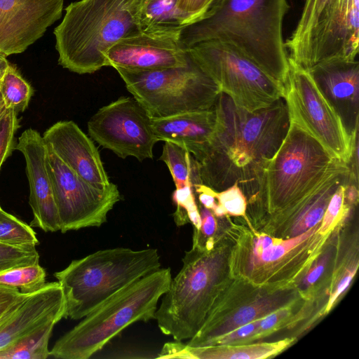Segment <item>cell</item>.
<instances>
[{
  "label": "cell",
  "mask_w": 359,
  "mask_h": 359,
  "mask_svg": "<svg viewBox=\"0 0 359 359\" xmlns=\"http://www.w3.org/2000/svg\"><path fill=\"white\" fill-rule=\"evenodd\" d=\"M0 243L15 248H32L39 244L31 226L0 209Z\"/></svg>",
  "instance_id": "obj_29"
},
{
  "label": "cell",
  "mask_w": 359,
  "mask_h": 359,
  "mask_svg": "<svg viewBox=\"0 0 359 359\" xmlns=\"http://www.w3.org/2000/svg\"><path fill=\"white\" fill-rule=\"evenodd\" d=\"M180 34L140 32L123 38L107 51L106 66L137 71L185 66L190 56Z\"/></svg>",
  "instance_id": "obj_17"
},
{
  "label": "cell",
  "mask_w": 359,
  "mask_h": 359,
  "mask_svg": "<svg viewBox=\"0 0 359 359\" xmlns=\"http://www.w3.org/2000/svg\"><path fill=\"white\" fill-rule=\"evenodd\" d=\"M232 240L227 231L208 249L193 237L182 266L162 296L154 319L160 330L175 341L190 339L203 324L213 304L230 278Z\"/></svg>",
  "instance_id": "obj_4"
},
{
  "label": "cell",
  "mask_w": 359,
  "mask_h": 359,
  "mask_svg": "<svg viewBox=\"0 0 359 359\" xmlns=\"http://www.w3.org/2000/svg\"><path fill=\"white\" fill-rule=\"evenodd\" d=\"M139 9V0H79L69 4L53 32L58 63L79 74L105 67V54L113 45L141 32Z\"/></svg>",
  "instance_id": "obj_6"
},
{
  "label": "cell",
  "mask_w": 359,
  "mask_h": 359,
  "mask_svg": "<svg viewBox=\"0 0 359 359\" xmlns=\"http://www.w3.org/2000/svg\"><path fill=\"white\" fill-rule=\"evenodd\" d=\"M215 0H178L177 7L188 25L201 18Z\"/></svg>",
  "instance_id": "obj_39"
},
{
  "label": "cell",
  "mask_w": 359,
  "mask_h": 359,
  "mask_svg": "<svg viewBox=\"0 0 359 359\" xmlns=\"http://www.w3.org/2000/svg\"><path fill=\"white\" fill-rule=\"evenodd\" d=\"M287 0H215L203 16L186 26L184 48L208 41L229 44L285 86L289 55L283 35Z\"/></svg>",
  "instance_id": "obj_2"
},
{
  "label": "cell",
  "mask_w": 359,
  "mask_h": 359,
  "mask_svg": "<svg viewBox=\"0 0 359 359\" xmlns=\"http://www.w3.org/2000/svg\"><path fill=\"white\" fill-rule=\"evenodd\" d=\"M28 294L21 292L17 288L0 284V323L15 310Z\"/></svg>",
  "instance_id": "obj_38"
},
{
  "label": "cell",
  "mask_w": 359,
  "mask_h": 359,
  "mask_svg": "<svg viewBox=\"0 0 359 359\" xmlns=\"http://www.w3.org/2000/svg\"><path fill=\"white\" fill-rule=\"evenodd\" d=\"M339 160L295 123L266 163L249 224L275 236L290 212L333 169Z\"/></svg>",
  "instance_id": "obj_3"
},
{
  "label": "cell",
  "mask_w": 359,
  "mask_h": 359,
  "mask_svg": "<svg viewBox=\"0 0 359 359\" xmlns=\"http://www.w3.org/2000/svg\"><path fill=\"white\" fill-rule=\"evenodd\" d=\"M320 224L292 238L274 237L248 226L231 224L229 272L255 286L270 290L297 287L314 260L331 244L337 229L326 234Z\"/></svg>",
  "instance_id": "obj_5"
},
{
  "label": "cell",
  "mask_w": 359,
  "mask_h": 359,
  "mask_svg": "<svg viewBox=\"0 0 359 359\" xmlns=\"http://www.w3.org/2000/svg\"><path fill=\"white\" fill-rule=\"evenodd\" d=\"M49 323L0 349V359H45L50 356L48 341L54 326Z\"/></svg>",
  "instance_id": "obj_27"
},
{
  "label": "cell",
  "mask_w": 359,
  "mask_h": 359,
  "mask_svg": "<svg viewBox=\"0 0 359 359\" xmlns=\"http://www.w3.org/2000/svg\"><path fill=\"white\" fill-rule=\"evenodd\" d=\"M19 128L18 113L8 109L0 118V170L3 163L15 149V135Z\"/></svg>",
  "instance_id": "obj_36"
},
{
  "label": "cell",
  "mask_w": 359,
  "mask_h": 359,
  "mask_svg": "<svg viewBox=\"0 0 359 359\" xmlns=\"http://www.w3.org/2000/svg\"><path fill=\"white\" fill-rule=\"evenodd\" d=\"M8 109L6 107L1 95L0 93V118L7 111Z\"/></svg>",
  "instance_id": "obj_42"
},
{
  "label": "cell",
  "mask_w": 359,
  "mask_h": 359,
  "mask_svg": "<svg viewBox=\"0 0 359 359\" xmlns=\"http://www.w3.org/2000/svg\"><path fill=\"white\" fill-rule=\"evenodd\" d=\"M201 227L199 230L194 229L193 236L201 242H204L210 238H214L219 236L218 224L215 216L212 212L205 208H200Z\"/></svg>",
  "instance_id": "obj_40"
},
{
  "label": "cell",
  "mask_w": 359,
  "mask_h": 359,
  "mask_svg": "<svg viewBox=\"0 0 359 359\" xmlns=\"http://www.w3.org/2000/svg\"><path fill=\"white\" fill-rule=\"evenodd\" d=\"M46 271L38 264L15 267L0 273V284L32 293L46 284Z\"/></svg>",
  "instance_id": "obj_30"
},
{
  "label": "cell",
  "mask_w": 359,
  "mask_h": 359,
  "mask_svg": "<svg viewBox=\"0 0 359 359\" xmlns=\"http://www.w3.org/2000/svg\"><path fill=\"white\" fill-rule=\"evenodd\" d=\"M308 71L353 137L359 126L358 61L332 57L315 64Z\"/></svg>",
  "instance_id": "obj_19"
},
{
  "label": "cell",
  "mask_w": 359,
  "mask_h": 359,
  "mask_svg": "<svg viewBox=\"0 0 359 359\" xmlns=\"http://www.w3.org/2000/svg\"><path fill=\"white\" fill-rule=\"evenodd\" d=\"M1 208V205H0V209Z\"/></svg>",
  "instance_id": "obj_44"
},
{
  "label": "cell",
  "mask_w": 359,
  "mask_h": 359,
  "mask_svg": "<svg viewBox=\"0 0 359 359\" xmlns=\"http://www.w3.org/2000/svg\"><path fill=\"white\" fill-rule=\"evenodd\" d=\"M155 248H115L73 260L54 273L66 301L65 318L80 320L119 291L161 268Z\"/></svg>",
  "instance_id": "obj_8"
},
{
  "label": "cell",
  "mask_w": 359,
  "mask_h": 359,
  "mask_svg": "<svg viewBox=\"0 0 359 359\" xmlns=\"http://www.w3.org/2000/svg\"><path fill=\"white\" fill-rule=\"evenodd\" d=\"M343 265V269H335L330 280V292L325 308V314L328 313L337 302L340 296L350 285L359 266L358 252L352 255Z\"/></svg>",
  "instance_id": "obj_33"
},
{
  "label": "cell",
  "mask_w": 359,
  "mask_h": 359,
  "mask_svg": "<svg viewBox=\"0 0 359 359\" xmlns=\"http://www.w3.org/2000/svg\"><path fill=\"white\" fill-rule=\"evenodd\" d=\"M46 145L90 185L107 187L111 182L93 141L73 121H60L42 135Z\"/></svg>",
  "instance_id": "obj_20"
},
{
  "label": "cell",
  "mask_w": 359,
  "mask_h": 359,
  "mask_svg": "<svg viewBox=\"0 0 359 359\" xmlns=\"http://www.w3.org/2000/svg\"><path fill=\"white\" fill-rule=\"evenodd\" d=\"M359 45V0H332L311 36L305 69L332 57L355 59Z\"/></svg>",
  "instance_id": "obj_16"
},
{
  "label": "cell",
  "mask_w": 359,
  "mask_h": 359,
  "mask_svg": "<svg viewBox=\"0 0 359 359\" xmlns=\"http://www.w3.org/2000/svg\"><path fill=\"white\" fill-rule=\"evenodd\" d=\"M191 57L221 93L247 111L265 108L285 96V86L232 46L208 41L188 49Z\"/></svg>",
  "instance_id": "obj_10"
},
{
  "label": "cell",
  "mask_w": 359,
  "mask_h": 359,
  "mask_svg": "<svg viewBox=\"0 0 359 359\" xmlns=\"http://www.w3.org/2000/svg\"><path fill=\"white\" fill-rule=\"evenodd\" d=\"M152 118L133 97H121L105 105L90 118V136L102 147L121 158L133 156L140 161L153 158L158 139Z\"/></svg>",
  "instance_id": "obj_14"
},
{
  "label": "cell",
  "mask_w": 359,
  "mask_h": 359,
  "mask_svg": "<svg viewBox=\"0 0 359 359\" xmlns=\"http://www.w3.org/2000/svg\"><path fill=\"white\" fill-rule=\"evenodd\" d=\"M304 298L297 287L270 290L231 278L187 344L210 346L219 337Z\"/></svg>",
  "instance_id": "obj_12"
},
{
  "label": "cell",
  "mask_w": 359,
  "mask_h": 359,
  "mask_svg": "<svg viewBox=\"0 0 359 359\" xmlns=\"http://www.w3.org/2000/svg\"><path fill=\"white\" fill-rule=\"evenodd\" d=\"M15 149L20 151L26 163L29 185V204L33 219L31 226L46 232L60 231V223L54 200L52 184L46 165L47 145L40 133L26 129L18 138Z\"/></svg>",
  "instance_id": "obj_18"
},
{
  "label": "cell",
  "mask_w": 359,
  "mask_h": 359,
  "mask_svg": "<svg viewBox=\"0 0 359 359\" xmlns=\"http://www.w3.org/2000/svg\"><path fill=\"white\" fill-rule=\"evenodd\" d=\"M332 0H305L297 25L285 42L289 57L304 67L310 41L323 12Z\"/></svg>",
  "instance_id": "obj_25"
},
{
  "label": "cell",
  "mask_w": 359,
  "mask_h": 359,
  "mask_svg": "<svg viewBox=\"0 0 359 359\" xmlns=\"http://www.w3.org/2000/svg\"><path fill=\"white\" fill-rule=\"evenodd\" d=\"M63 0H0V53L24 52L60 19Z\"/></svg>",
  "instance_id": "obj_15"
},
{
  "label": "cell",
  "mask_w": 359,
  "mask_h": 359,
  "mask_svg": "<svg viewBox=\"0 0 359 359\" xmlns=\"http://www.w3.org/2000/svg\"><path fill=\"white\" fill-rule=\"evenodd\" d=\"M214 109L215 130L198 163L202 184L216 191L235 183L255 195L266 163L284 139L290 118L283 97L267 107L249 111L220 93Z\"/></svg>",
  "instance_id": "obj_1"
},
{
  "label": "cell",
  "mask_w": 359,
  "mask_h": 359,
  "mask_svg": "<svg viewBox=\"0 0 359 359\" xmlns=\"http://www.w3.org/2000/svg\"><path fill=\"white\" fill-rule=\"evenodd\" d=\"M160 160L168 166L176 189L202 184L198 163L184 147L165 142Z\"/></svg>",
  "instance_id": "obj_26"
},
{
  "label": "cell",
  "mask_w": 359,
  "mask_h": 359,
  "mask_svg": "<svg viewBox=\"0 0 359 359\" xmlns=\"http://www.w3.org/2000/svg\"><path fill=\"white\" fill-rule=\"evenodd\" d=\"M216 123L214 107L163 118H152V128L159 141L185 147L199 161L210 143Z\"/></svg>",
  "instance_id": "obj_22"
},
{
  "label": "cell",
  "mask_w": 359,
  "mask_h": 359,
  "mask_svg": "<svg viewBox=\"0 0 359 359\" xmlns=\"http://www.w3.org/2000/svg\"><path fill=\"white\" fill-rule=\"evenodd\" d=\"M10 63L7 60L6 56L0 53V80L4 75Z\"/></svg>",
  "instance_id": "obj_41"
},
{
  "label": "cell",
  "mask_w": 359,
  "mask_h": 359,
  "mask_svg": "<svg viewBox=\"0 0 359 359\" xmlns=\"http://www.w3.org/2000/svg\"><path fill=\"white\" fill-rule=\"evenodd\" d=\"M0 93L6 107L19 113L28 107L34 90L17 68L10 64L0 80Z\"/></svg>",
  "instance_id": "obj_28"
},
{
  "label": "cell",
  "mask_w": 359,
  "mask_h": 359,
  "mask_svg": "<svg viewBox=\"0 0 359 359\" xmlns=\"http://www.w3.org/2000/svg\"><path fill=\"white\" fill-rule=\"evenodd\" d=\"M258 320L243 325L215 339L212 345H238L257 341Z\"/></svg>",
  "instance_id": "obj_37"
},
{
  "label": "cell",
  "mask_w": 359,
  "mask_h": 359,
  "mask_svg": "<svg viewBox=\"0 0 359 359\" xmlns=\"http://www.w3.org/2000/svg\"><path fill=\"white\" fill-rule=\"evenodd\" d=\"M115 69L151 118L212 109L221 93L191 56L183 67L146 71Z\"/></svg>",
  "instance_id": "obj_9"
},
{
  "label": "cell",
  "mask_w": 359,
  "mask_h": 359,
  "mask_svg": "<svg viewBox=\"0 0 359 359\" xmlns=\"http://www.w3.org/2000/svg\"><path fill=\"white\" fill-rule=\"evenodd\" d=\"M330 245V244L314 260L297 285L298 291L305 299L313 297L311 291L313 290L314 285H316L323 275L327 266L330 264L331 259L335 254L334 248Z\"/></svg>",
  "instance_id": "obj_34"
},
{
  "label": "cell",
  "mask_w": 359,
  "mask_h": 359,
  "mask_svg": "<svg viewBox=\"0 0 359 359\" xmlns=\"http://www.w3.org/2000/svg\"><path fill=\"white\" fill-rule=\"evenodd\" d=\"M294 337L273 342L249 343L238 345L191 346L181 341L164 344L158 358L198 359H264L273 358L288 348Z\"/></svg>",
  "instance_id": "obj_23"
},
{
  "label": "cell",
  "mask_w": 359,
  "mask_h": 359,
  "mask_svg": "<svg viewBox=\"0 0 359 359\" xmlns=\"http://www.w3.org/2000/svg\"><path fill=\"white\" fill-rule=\"evenodd\" d=\"M348 181L340 184L331 197L320 223V233L326 234L337 229L353 207L344 197L345 184Z\"/></svg>",
  "instance_id": "obj_32"
},
{
  "label": "cell",
  "mask_w": 359,
  "mask_h": 359,
  "mask_svg": "<svg viewBox=\"0 0 359 359\" xmlns=\"http://www.w3.org/2000/svg\"><path fill=\"white\" fill-rule=\"evenodd\" d=\"M66 301L58 282L29 294L0 323V349L49 323L65 318Z\"/></svg>",
  "instance_id": "obj_21"
},
{
  "label": "cell",
  "mask_w": 359,
  "mask_h": 359,
  "mask_svg": "<svg viewBox=\"0 0 359 359\" xmlns=\"http://www.w3.org/2000/svg\"><path fill=\"white\" fill-rule=\"evenodd\" d=\"M39 263L35 248H20L0 243V273L19 266Z\"/></svg>",
  "instance_id": "obj_35"
},
{
  "label": "cell",
  "mask_w": 359,
  "mask_h": 359,
  "mask_svg": "<svg viewBox=\"0 0 359 359\" xmlns=\"http://www.w3.org/2000/svg\"><path fill=\"white\" fill-rule=\"evenodd\" d=\"M146 1V0H139V1H140V4L141 5V4H142L143 1Z\"/></svg>",
  "instance_id": "obj_43"
},
{
  "label": "cell",
  "mask_w": 359,
  "mask_h": 359,
  "mask_svg": "<svg viewBox=\"0 0 359 359\" xmlns=\"http://www.w3.org/2000/svg\"><path fill=\"white\" fill-rule=\"evenodd\" d=\"M289 62L283 98L290 121L311 135L334 158L348 165L353 153L354 135L347 132L308 69L290 57Z\"/></svg>",
  "instance_id": "obj_11"
},
{
  "label": "cell",
  "mask_w": 359,
  "mask_h": 359,
  "mask_svg": "<svg viewBox=\"0 0 359 359\" xmlns=\"http://www.w3.org/2000/svg\"><path fill=\"white\" fill-rule=\"evenodd\" d=\"M46 165L62 233L98 227L107 222V214L121 198L116 184L111 182L104 189L90 185L48 146Z\"/></svg>",
  "instance_id": "obj_13"
},
{
  "label": "cell",
  "mask_w": 359,
  "mask_h": 359,
  "mask_svg": "<svg viewBox=\"0 0 359 359\" xmlns=\"http://www.w3.org/2000/svg\"><path fill=\"white\" fill-rule=\"evenodd\" d=\"M178 0H146L137 14L141 32L180 34L188 25L185 16L177 7Z\"/></svg>",
  "instance_id": "obj_24"
},
{
  "label": "cell",
  "mask_w": 359,
  "mask_h": 359,
  "mask_svg": "<svg viewBox=\"0 0 359 359\" xmlns=\"http://www.w3.org/2000/svg\"><path fill=\"white\" fill-rule=\"evenodd\" d=\"M171 280L170 269L160 268L126 287L61 337L50 355L88 359L131 324L154 319Z\"/></svg>",
  "instance_id": "obj_7"
},
{
  "label": "cell",
  "mask_w": 359,
  "mask_h": 359,
  "mask_svg": "<svg viewBox=\"0 0 359 359\" xmlns=\"http://www.w3.org/2000/svg\"><path fill=\"white\" fill-rule=\"evenodd\" d=\"M212 194L217 201V205L212 211L215 217H243L248 222L247 198L238 183L220 191L213 190Z\"/></svg>",
  "instance_id": "obj_31"
}]
</instances>
